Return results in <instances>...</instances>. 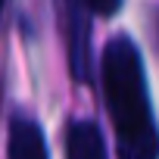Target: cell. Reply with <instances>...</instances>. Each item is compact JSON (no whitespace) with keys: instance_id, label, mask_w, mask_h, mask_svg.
Returning <instances> with one entry per match:
<instances>
[{"instance_id":"cell-1","label":"cell","mask_w":159,"mask_h":159,"mask_svg":"<svg viewBox=\"0 0 159 159\" xmlns=\"http://www.w3.org/2000/svg\"><path fill=\"white\" fill-rule=\"evenodd\" d=\"M103 97L116 128L119 159H156L159 134L153 122V103L147 94L143 56L128 34H116L103 50Z\"/></svg>"},{"instance_id":"cell-2","label":"cell","mask_w":159,"mask_h":159,"mask_svg":"<svg viewBox=\"0 0 159 159\" xmlns=\"http://www.w3.org/2000/svg\"><path fill=\"white\" fill-rule=\"evenodd\" d=\"M7 159H50L44 131L38 122L16 116L10 122V140H7Z\"/></svg>"},{"instance_id":"cell-3","label":"cell","mask_w":159,"mask_h":159,"mask_svg":"<svg viewBox=\"0 0 159 159\" xmlns=\"http://www.w3.org/2000/svg\"><path fill=\"white\" fill-rule=\"evenodd\" d=\"M66 159H106V140L100 125L78 119L66 131Z\"/></svg>"},{"instance_id":"cell-4","label":"cell","mask_w":159,"mask_h":159,"mask_svg":"<svg viewBox=\"0 0 159 159\" xmlns=\"http://www.w3.org/2000/svg\"><path fill=\"white\" fill-rule=\"evenodd\" d=\"M72 72L78 81H88V22L78 0L72 3Z\"/></svg>"},{"instance_id":"cell-5","label":"cell","mask_w":159,"mask_h":159,"mask_svg":"<svg viewBox=\"0 0 159 159\" xmlns=\"http://www.w3.org/2000/svg\"><path fill=\"white\" fill-rule=\"evenodd\" d=\"M84 10L94 16H116L122 10V0H81Z\"/></svg>"},{"instance_id":"cell-6","label":"cell","mask_w":159,"mask_h":159,"mask_svg":"<svg viewBox=\"0 0 159 159\" xmlns=\"http://www.w3.org/2000/svg\"><path fill=\"white\" fill-rule=\"evenodd\" d=\"M0 13H3V0H0Z\"/></svg>"}]
</instances>
